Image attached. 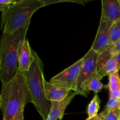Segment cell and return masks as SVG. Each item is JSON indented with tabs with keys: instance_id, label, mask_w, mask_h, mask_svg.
I'll list each match as a JSON object with an SVG mask.
<instances>
[{
	"instance_id": "2",
	"label": "cell",
	"mask_w": 120,
	"mask_h": 120,
	"mask_svg": "<svg viewBox=\"0 0 120 120\" xmlns=\"http://www.w3.org/2000/svg\"><path fill=\"white\" fill-rule=\"evenodd\" d=\"M29 26L11 34H2L0 41V79L2 84L11 80L18 71L19 52L22 42L26 39Z\"/></svg>"
},
{
	"instance_id": "3",
	"label": "cell",
	"mask_w": 120,
	"mask_h": 120,
	"mask_svg": "<svg viewBox=\"0 0 120 120\" xmlns=\"http://www.w3.org/2000/svg\"><path fill=\"white\" fill-rule=\"evenodd\" d=\"M34 60L28 71L23 73L26 80L30 97V103L34 104L36 111L43 120H46L50 110V103L45 92L43 64L42 61L33 50Z\"/></svg>"
},
{
	"instance_id": "21",
	"label": "cell",
	"mask_w": 120,
	"mask_h": 120,
	"mask_svg": "<svg viewBox=\"0 0 120 120\" xmlns=\"http://www.w3.org/2000/svg\"><path fill=\"white\" fill-rule=\"evenodd\" d=\"M110 98L120 100V89L115 91H109Z\"/></svg>"
},
{
	"instance_id": "22",
	"label": "cell",
	"mask_w": 120,
	"mask_h": 120,
	"mask_svg": "<svg viewBox=\"0 0 120 120\" xmlns=\"http://www.w3.org/2000/svg\"><path fill=\"white\" fill-rule=\"evenodd\" d=\"M23 112H24L18 114L9 120H24V114H23Z\"/></svg>"
},
{
	"instance_id": "8",
	"label": "cell",
	"mask_w": 120,
	"mask_h": 120,
	"mask_svg": "<svg viewBox=\"0 0 120 120\" xmlns=\"http://www.w3.org/2000/svg\"><path fill=\"white\" fill-rule=\"evenodd\" d=\"M34 60L33 49L26 38L22 42L19 52L18 71L25 73L29 70Z\"/></svg>"
},
{
	"instance_id": "18",
	"label": "cell",
	"mask_w": 120,
	"mask_h": 120,
	"mask_svg": "<svg viewBox=\"0 0 120 120\" xmlns=\"http://www.w3.org/2000/svg\"><path fill=\"white\" fill-rule=\"evenodd\" d=\"M18 0H1L0 1V9L2 14H4L7 9L16 4Z\"/></svg>"
},
{
	"instance_id": "16",
	"label": "cell",
	"mask_w": 120,
	"mask_h": 120,
	"mask_svg": "<svg viewBox=\"0 0 120 120\" xmlns=\"http://www.w3.org/2000/svg\"><path fill=\"white\" fill-rule=\"evenodd\" d=\"M120 39V20L113 23L110 29V46H113Z\"/></svg>"
},
{
	"instance_id": "7",
	"label": "cell",
	"mask_w": 120,
	"mask_h": 120,
	"mask_svg": "<svg viewBox=\"0 0 120 120\" xmlns=\"http://www.w3.org/2000/svg\"><path fill=\"white\" fill-rule=\"evenodd\" d=\"M113 22L101 16L98 31L93 43L91 47V50L100 55L106 51L110 46V29Z\"/></svg>"
},
{
	"instance_id": "19",
	"label": "cell",
	"mask_w": 120,
	"mask_h": 120,
	"mask_svg": "<svg viewBox=\"0 0 120 120\" xmlns=\"http://www.w3.org/2000/svg\"><path fill=\"white\" fill-rule=\"evenodd\" d=\"M100 118L101 120H120V109L111 111L105 116L100 117Z\"/></svg>"
},
{
	"instance_id": "26",
	"label": "cell",
	"mask_w": 120,
	"mask_h": 120,
	"mask_svg": "<svg viewBox=\"0 0 120 120\" xmlns=\"http://www.w3.org/2000/svg\"></svg>"
},
{
	"instance_id": "5",
	"label": "cell",
	"mask_w": 120,
	"mask_h": 120,
	"mask_svg": "<svg viewBox=\"0 0 120 120\" xmlns=\"http://www.w3.org/2000/svg\"><path fill=\"white\" fill-rule=\"evenodd\" d=\"M100 55L91 49L83 57V62L80 70L76 92L77 94L87 97L90 93L88 89L89 83L98 71Z\"/></svg>"
},
{
	"instance_id": "4",
	"label": "cell",
	"mask_w": 120,
	"mask_h": 120,
	"mask_svg": "<svg viewBox=\"0 0 120 120\" xmlns=\"http://www.w3.org/2000/svg\"><path fill=\"white\" fill-rule=\"evenodd\" d=\"M44 7L42 0H18L2 14V34H11L29 26L34 13Z\"/></svg>"
},
{
	"instance_id": "6",
	"label": "cell",
	"mask_w": 120,
	"mask_h": 120,
	"mask_svg": "<svg viewBox=\"0 0 120 120\" xmlns=\"http://www.w3.org/2000/svg\"><path fill=\"white\" fill-rule=\"evenodd\" d=\"M82 62L83 57L56 76L52 77L49 82L53 85L76 91L77 79Z\"/></svg>"
},
{
	"instance_id": "1",
	"label": "cell",
	"mask_w": 120,
	"mask_h": 120,
	"mask_svg": "<svg viewBox=\"0 0 120 120\" xmlns=\"http://www.w3.org/2000/svg\"><path fill=\"white\" fill-rule=\"evenodd\" d=\"M28 103H30V97L25 76L23 73L18 71L11 80L2 84L0 107L3 120H9L24 112Z\"/></svg>"
},
{
	"instance_id": "17",
	"label": "cell",
	"mask_w": 120,
	"mask_h": 120,
	"mask_svg": "<svg viewBox=\"0 0 120 120\" xmlns=\"http://www.w3.org/2000/svg\"><path fill=\"white\" fill-rule=\"evenodd\" d=\"M109 78L108 87L109 91H115L120 89V76L119 71L110 75Z\"/></svg>"
},
{
	"instance_id": "9",
	"label": "cell",
	"mask_w": 120,
	"mask_h": 120,
	"mask_svg": "<svg viewBox=\"0 0 120 120\" xmlns=\"http://www.w3.org/2000/svg\"><path fill=\"white\" fill-rule=\"evenodd\" d=\"M77 94L74 91L63 100L50 101V112L46 120H62L63 119L66 109Z\"/></svg>"
},
{
	"instance_id": "14",
	"label": "cell",
	"mask_w": 120,
	"mask_h": 120,
	"mask_svg": "<svg viewBox=\"0 0 120 120\" xmlns=\"http://www.w3.org/2000/svg\"><path fill=\"white\" fill-rule=\"evenodd\" d=\"M120 109V100L109 98L104 110L98 114L100 117L105 116L109 112Z\"/></svg>"
},
{
	"instance_id": "23",
	"label": "cell",
	"mask_w": 120,
	"mask_h": 120,
	"mask_svg": "<svg viewBox=\"0 0 120 120\" xmlns=\"http://www.w3.org/2000/svg\"><path fill=\"white\" fill-rule=\"evenodd\" d=\"M113 57L116 59V62H117V64H118V69H119V70H120V52H118V53L116 54V55H115L114 56H113Z\"/></svg>"
},
{
	"instance_id": "11",
	"label": "cell",
	"mask_w": 120,
	"mask_h": 120,
	"mask_svg": "<svg viewBox=\"0 0 120 120\" xmlns=\"http://www.w3.org/2000/svg\"><path fill=\"white\" fill-rule=\"evenodd\" d=\"M70 90L65 88L56 86L45 81V92L47 100L50 101H57L65 99L69 96Z\"/></svg>"
},
{
	"instance_id": "10",
	"label": "cell",
	"mask_w": 120,
	"mask_h": 120,
	"mask_svg": "<svg viewBox=\"0 0 120 120\" xmlns=\"http://www.w3.org/2000/svg\"><path fill=\"white\" fill-rule=\"evenodd\" d=\"M101 16L112 22L120 20V2L119 0H103Z\"/></svg>"
},
{
	"instance_id": "24",
	"label": "cell",
	"mask_w": 120,
	"mask_h": 120,
	"mask_svg": "<svg viewBox=\"0 0 120 120\" xmlns=\"http://www.w3.org/2000/svg\"><path fill=\"white\" fill-rule=\"evenodd\" d=\"M86 120H101V119L100 116L98 115V116H96V117H93V118H87Z\"/></svg>"
},
{
	"instance_id": "13",
	"label": "cell",
	"mask_w": 120,
	"mask_h": 120,
	"mask_svg": "<svg viewBox=\"0 0 120 120\" xmlns=\"http://www.w3.org/2000/svg\"><path fill=\"white\" fill-rule=\"evenodd\" d=\"M100 103L101 100L98 95L95 94L87 108L88 118H91L98 116V112L100 109Z\"/></svg>"
},
{
	"instance_id": "20",
	"label": "cell",
	"mask_w": 120,
	"mask_h": 120,
	"mask_svg": "<svg viewBox=\"0 0 120 120\" xmlns=\"http://www.w3.org/2000/svg\"><path fill=\"white\" fill-rule=\"evenodd\" d=\"M109 50L110 51L111 54V56H113L115 55H116L117 53H118V52H120V39L114 45L110 47L109 48Z\"/></svg>"
},
{
	"instance_id": "25",
	"label": "cell",
	"mask_w": 120,
	"mask_h": 120,
	"mask_svg": "<svg viewBox=\"0 0 120 120\" xmlns=\"http://www.w3.org/2000/svg\"><path fill=\"white\" fill-rule=\"evenodd\" d=\"M119 1H120V0H119Z\"/></svg>"
},
{
	"instance_id": "15",
	"label": "cell",
	"mask_w": 120,
	"mask_h": 120,
	"mask_svg": "<svg viewBox=\"0 0 120 120\" xmlns=\"http://www.w3.org/2000/svg\"><path fill=\"white\" fill-rule=\"evenodd\" d=\"M101 80V79L98 73V71H97V73L93 77V79L89 83V86H88L89 91H94L96 94H97V93L100 92L104 86L103 83L100 82Z\"/></svg>"
},
{
	"instance_id": "12",
	"label": "cell",
	"mask_w": 120,
	"mask_h": 120,
	"mask_svg": "<svg viewBox=\"0 0 120 120\" xmlns=\"http://www.w3.org/2000/svg\"><path fill=\"white\" fill-rule=\"evenodd\" d=\"M119 70L118 64L114 57L112 56L102 68L98 69V73L102 79L105 76H109L112 74L119 71Z\"/></svg>"
}]
</instances>
